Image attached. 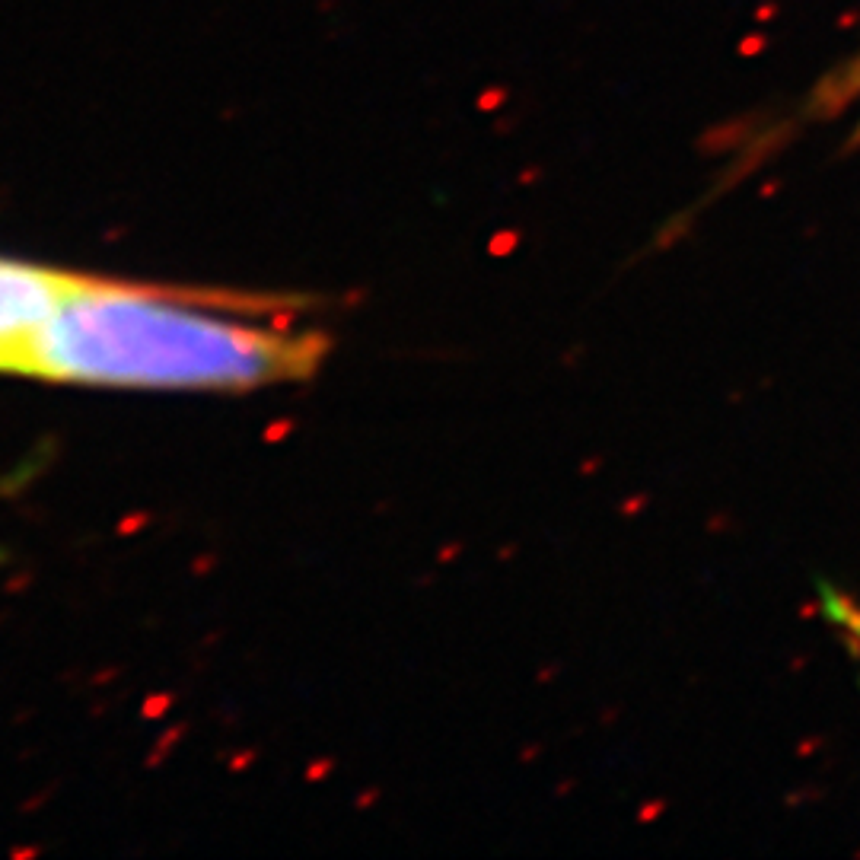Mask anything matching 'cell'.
Masks as SVG:
<instances>
[{"instance_id": "7a4b0ae2", "label": "cell", "mask_w": 860, "mask_h": 860, "mask_svg": "<svg viewBox=\"0 0 860 860\" xmlns=\"http://www.w3.org/2000/svg\"><path fill=\"white\" fill-rule=\"evenodd\" d=\"M86 274L0 258V373L20 344L83 284Z\"/></svg>"}, {"instance_id": "6da1fadb", "label": "cell", "mask_w": 860, "mask_h": 860, "mask_svg": "<svg viewBox=\"0 0 860 860\" xmlns=\"http://www.w3.org/2000/svg\"><path fill=\"white\" fill-rule=\"evenodd\" d=\"M243 300L192 297L86 274L13 354L7 376L112 389L246 392L306 380L329 354L319 332L252 322Z\"/></svg>"}]
</instances>
